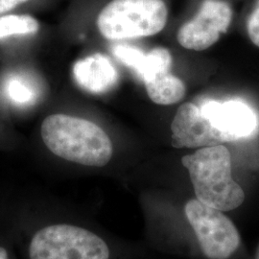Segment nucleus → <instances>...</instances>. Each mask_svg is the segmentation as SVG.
Segmentation results:
<instances>
[{"instance_id":"obj_1","label":"nucleus","mask_w":259,"mask_h":259,"mask_svg":"<svg viewBox=\"0 0 259 259\" xmlns=\"http://www.w3.org/2000/svg\"><path fill=\"white\" fill-rule=\"evenodd\" d=\"M40 136L57 157L85 166L108 164L113 153L109 136L92 121L55 113L42 121Z\"/></svg>"},{"instance_id":"obj_2","label":"nucleus","mask_w":259,"mask_h":259,"mask_svg":"<svg viewBox=\"0 0 259 259\" xmlns=\"http://www.w3.org/2000/svg\"><path fill=\"white\" fill-rule=\"evenodd\" d=\"M188 170L197 199L221 211H231L245 201V193L232 178V157L223 144L204 147L182 159Z\"/></svg>"},{"instance_id":"obj_3","label":"nucleus","mask_w":259,"mask_h":259,"mask_svg":"<svg viewBox=\"0 0 259 259\" xmlns=\"http://www.w3.org/2000/svg\"><path fill=\"white\" fill-rule=\"evenodd\" d=\"M167 18L162 0H112L100 12L97 27L111 40L150 37L164 28Z\"/></svg>"},{"instance_id":"obj_4","label":"nucleus","mask_w":259,"mask_h":259,"mask_svg":"<svg viewBox=\"0 0 259 259\" xmlns=\"http://www.w3.org/2000/svg\"><path fill=\"white\" fill-rule=\"evenodd\" d=\"M30 259H110V249L97 234L85 229L58 224L33 236Z\"/></svg>"},{"instance_id":"obj_5","label":"nucleus","mask_w":259,"mask_h":259,"mask_svg":"<svg viewBox=\"0 0 259 259\" xmlns=\"http://www.w3.org/2000/svg\"><path fill=\"white\" fill-rule=\"evenodd\" d=\"M185 212L207 258L228 259L239 248L240 234L224 211L192 199Z\"/></svg>"},{"instance_id":"obj_6","label":"nucleus","mask_w":259,"mask_h":259,"mask_svg":"<svg viewBox=\"0 0 259 259\" xmlns=\"http://www.w3.org/2000/svg\"><path fill=\"white\" fill-rule=\"evenodd\" d=\"M232 19L230 5L221 0H205L197 15L178 32L180 45L201 51L213 46L226 33Z\"/></svg>"},{"instance_id":"obj_7","label":"nucleus","mask_w":259,"mask_h":259,"mask_svg":"<svg viewBox=\"0 0 259 259\" xmlns=\"http://www.w3.org/2000/svg\"><path fill=\"white\" fill-rule=\"evenodd\" d=\"M172 146L175 148H204L229 142L200 109L191 103L182 105L171 124Z\"/></svg>"},{"instance_id":"obj_8","label":"nucleus","mask_w":259,"mask_h":259,"mask_svg":"<svg viewBox=\"0 0 259 259\" xmlns=\"http://www.w3.org/2000/svg\"><path fill=\"white\" fill-rule=\"evenodd\" d=\"M216 129L225 135L229 142L250 137L257 127V118L250 107L240 101L204 103L200 109Z\"/></svg>"},{"instance_id":"obj_9","label":"nucleus","mask_w":259,"mask_h":259,"mask_svg":"<svg viewBox=\"0 0 259 259\" xmlns=\"http://www.w3.org/2000/svg\"><path fill=\"white\" fill-rule=\"evenodd\" d=\"M112 53L122 64L139 75L144 83L159 75L169 73L171 69L172 57L170 52L162 47L144 53L137 47L116 45L112 47Z\"/></svg>"},{"instance_id":"obj_10","label":"nucleus","mask_w":259,"mask_h":259,"mask_svg":"<svg viewBox=\"0 0 259 259\" xmlns=\"http://www.w3.org/2000/svg\"><path fill=\"white\" fill-rule=\"evenodd\" d=\"M77 84L85 92L102 94L112 90L118 82V72L111 60L96 53L79 60L73 66Z\"/></svg>"},{"instance_id":"obj_11","label":"nucleus","mask_w":259,"mask_h":259,"mask_svg":"<svg viewBox=\"0 0 259 259\" xmlns=\"http://www.w3.org/2000/svg\"><path fill=\"white\" fill-rule=\"evenodd\" d=\"M150 99L158 105L180 102L185 94V85L181 79L169 73L159 75L145 83Z\"/></svg>"},{"instance_id":"obj_12","label":"nucleus","mask_w":259,"mask_h":259,"mask_svg":"<svg viewBox=\"0 0 259 259\" xmlns=\"http://www.w3.org/2000/svg\"><path fill=\"white\" fill-rule=\"evenodd\" d=\"M4 91L10 102L18 107H29L38 99V88L30 76L14 73L8 76L4 83Z\"/></svg>"},{"instance_id":"obj_13","label":"nucleus","mask_w":259,"mask_h":259,"mask_svg":"<svg viewBox=\"0 0 259 259\" xmlns=\"http://www.w3.org/2000/svg\"><path fill=\"white\" fill-rule=\"evenodd\" d=\"M39 30L37 19L29 15H5L0 17V39L34 35Z\"/></svg>"},{"instance_id":"obj_14","label":"nucleus","mask_w":259,"mask_h":259,"mask_svg":"<svg viewBox=\"0 0 259 259\" xmlns=\"http://www.w3.org/2000/svg\"><path fill=\"white\" fill-rule=\"evenodd\" d=\"M247 30L252 44L259 47V0L249 17Z\"/></svg>"},{"instance_id":"obj_15","label":"nucleus","mask_w":259,"mask_h":259,"mask_svg":"<svg viewBox=\"0 0 259 259\" xmlns=\"http://www.w3.org/2000/svg\"><path fill=\"white\" fill-rule=\"evenodd\" d=\"M28 0H0V16L10 12Z\"/></svg>"},{"instance_id":"obj_16","label":"nucleus","mask_w":259,"mask_h":259,"mask_svg":"<svg viewBox=\"0 0 259 259\" xmlns=\"http://www.w3.org/2000/svg\"><path fill=\"white\" fill-rule=\"evenodd\" d=\"M0 259H8V251L2 247H0Z\"/></svg>"},{"instance_id":"obj_17","label":"nucleus","mask_w":259,"mask_h":259,"mask_svg":"<svg viewBox=\"0 0 259 259\" xmlns=\"http://www.w3.org/2000/svg\"><path fill=\"white\" fill-rule=\"evenodd\" d=\"M256 259H259V249H258V252H257V257H256Z\"/></svg>"}]
</instances>
